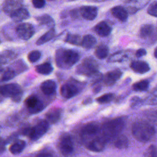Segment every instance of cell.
<instances>
[{
    "label": "cell",
    "instance_id": "1",
    "mask_svg": "<svg viewBox=\"0 0 157 157\" xmlns=\"http://www.w3.org/2000/svg\"><path fill=\"white\" fill-rule=\"evenodd\" d=\"M79 54L75 50L64 48H58L55 53L56 66L63 69H68L79 59Z\"/></svg>",
    "mask_w": 157,
    "mask_h": 157
},
{
    "label": "cell",
    "instance_id": "2",
    "mask_svg": "<svg viewBox=\"0 0 157 157\" xmlns=\"http://www.w3.org/2000/svg\"><path fill=\"white\" fill-rule=\"evenodd\" d=\"M155 133L154 127L146 121L135 122L132 126V134L134 137L141 142H146L151 140Z\"/></svg>",
    "mask_w": 157,
    "mask_h": 157
},
{
    "label": "cell",
    "instance_id": "3",
    "mask_svg": "<svg viewBox=\"0 0 157 157\" xmlns=\"http://www.w3.org/2000/svg\"><path fill=\"white\" fill-rule=\"evenodd\" d=\"M125 121L122 118H117L104 123L101 126V134L107 141L117 137L123 130Z\"/></svg>",
    "mask_w": 157,
    "mask_h": 157
},
{
    "label": "cell",
    "instance_id": "4",
    "mask_svg": "<svg viewBox=\"0 0 157 157\" xmlns=\"http://www.w3.org/2000/svg\"><path fill=\"white\" fill-rule=\"evenodd\" d=\"M99 72V65L92 57H86L77 66L76 72L85 76H93Z\"/></svg>",
    "mask_w": 157,
    "mask_h": 157
},
{
    "label": "cell",
    "instance_id": "5",
    "mask_svg": "<svg viewBox=\"0 0 157 157\" xmlns=\"http://www.w3.org/2000/svg\"><path fill=\"white\" fill-rule=\"evenodd\" d=\"M21 87L17 83H9L2 85L0 88V93L4 97H10L16 102L20 101L23 96Z\"/></svg>",
    "mask_w": 157,
    "mask_h": 157
},
{
    "label": "cell",
    "instance_id": "6",
    "mask_svg": "<svg viewBox=\"0 0 157 157\" xmlns=\"http://www.w3.org/2000/svg\"><path fill=\"white\" fill-rule=\"evenodd\" d=\"M48 126V122L47 120H40L34 126L25 129L23 132L31 140H36L45 134Z\"/></svg>",
    "mask_w": 157,
    "mask_h": 157
},
{
    "label": "cell",
    "instance_id": "7",
    "mask_svg": "<svg viewBox=\"0 0 157 157\" xmlns=\"http://www.w3.org/2000/svg\"><path fill=\"white\" fill-rule=\"evenodd\" d=\"M101 134V127L96 123H88L81 129L80 136L83 142L85 144Z\"/></svg>",
    "mask_w": 157,
    "mask_h": 157
},
{
    "label": "cell",
    "instance_id": "8",
    "mask_svg": "<svg viewBox=\"0 0 157 157\" xmlns=\"http://www.w3.org/2000/svg\"><path fill=\"white\" fill-rule=\"evenodd\" d=\"M139 36L148 44H153L157 41V27L152 24H144L140 28Z\"/></svg>",
    "mask_w": 157,
    "mask_h": 157
},
{
    "label": "cell",
    "instance_id": "9",
    "mask_svg": "<svg viewBox=\"0 0 157 157\" xmlns=\"http://www.w3.org/2000/svg\"><path fill=\"white\" fill-rule=\"evenodd\" d=\"M16 34L17 36L22 40H28L32 37L35 33L34 26L29 23H22L16 28Z\"/></svg>",
    "mask_w": 157,
    "mask_h": 157
},
{
    "label": "cell",
    "instance_id": "10",
    "mask_svg": "<svg viewBox=\"0 0 157 157\" xmlns=\"http://www.w3.org/2000/svg\"><path fill=\"white\" fill-rule=\"evenodd\" d=\"M59 148L61 152L64 156L71 155L74 151V144L70 135L66 134L62 136L59 139Z\"/></svg>",
    "mask_w": 157,
    "mask_h": 157
},
{
    "label": "cell",
    "instance_id": "11",
    "mask_svg": "<svg viewBox=\"0 0 157 157\" xmlns=\"http://www.w3.org/2000/svg\"><path fill=\"white\" fill-rule=\"evenodd\" d=\"M25 104L29 111L32 113H37L44 109V104L35 95L28 96L25 101Z\"/></svg>",
    "mask_w": 157,
    "mask_h": 157
},
{
    "label": "cell",
    "instance_id": "12",
    "mask_svg": "<svg viewBox=\"0 0 157 157\" xmlns=\"http://www.w3.org/2000/svg\"><path fill=\"white\" fill-rule=\"evenodd\" d=\"M107 141L102 136V134L85 144L87 149L91 151L99 152L103 150Z\"/></svg>",
    "mask_w": 157,
    "mask_h": 157
},
{
    "label": "cell",
    "instance_id": "13",
    "mask_svg": "<svg viewBox=\"0 0 157 157\" xmlns=\"http://www.w3.org/2000/svg\"><path fill=\"white\" fill-rule=\"evenodd\" d=\"M79 91V88L74 82H69L63 84L60 88L61 95L66 99L76 96Z\"/></svg>",
    "mask_w": 157,
    "mask_h": 157
},
{
    "label": "cell",
    "instance_id": "14",
    "mask_svg": "<svg viewBox=\"0 0 157 157\" xmlns=\"http://www.w3.org/2000/svg\"><path fill=\"white\" fill-rule=\"evenodd\" d=\"M150 0H127L125 2L126 9L128 13L134 14L145 7Z\"/></svg>",
    "mask_w": 157,
    "mask_h": 157
},
{
    "label": "cell",
    "instance_id": "15",
    "mask_svg": "<svg viewBox=\"0 0 157 157\" xmlns=\"http://www.w3.org/2000/svg\"><path fill=\"white\" fill-rule=\"evenodd\" d=\"M23 0H5L2 9L4 13L10 15L13 12L22 7Z\"/></svg>",
    "mask_w": 157,
    "mask_h": 157
},
{
    "label": "cell",
    "instance_id": "16",
    "mask_svg": "<svg viewBox=\"0 0 157 157\" xmlns=\"http://www.w3.org/2000/svg\"><path fill=\"white\" fill-rule=\"evenodd\" d=\"M81 16L86 20H93L98 15V8L93 6H83L79 9Z\"/></svg>",
    "mask_w": 157,
    "mask_h": 157
},
{
    "label": "cell",
    "instance_id": "17",
    "mask_svg": "<svg viewBox=\"0 0 157 157\" xmlns=\"http://www.w3.org/2000/svg\"><path fill=\"white\" fill-rule=\"evenodd\" d=\"M121 75L122 72L119 69L109 71L103 76V82L105 85L112 86L121 78Z\"/></svg>",
    "mask_w": 157,
    "mask_h": 157
},
{
    "label": "cell",
    "instance_id": "18",
    "mask_svg": "<svg viewBox=\"0 0 157 157\" xmlns=\"http://www.w3.org/2000/svg\"><path fill=\"white\" fill-rule=\"evenodd\" d=\"M130 68L136 73L144 74L150 70L149 64L144 61L136 60L132 61L129 64Z\"/></svg>",
    "mask_w": 157,
    "mask_h": 157
},
{
    "label": "cell",
    "instance_id": "19",
    "mask_svg": "<svg viewBox=\"0 0 157 157\" xmlns=\"http://www.w3.org/2000/svg\"><path fill=\"white\" fill-rule=\"evenodd\" d=\"M110 12L114 17L121 22H124L128 19V12L126 8L123 6H115L110 9Z\"/></svg>",
    "mask_w": 157,
    "mask_h": 157
},
{
    "label": "cell",
    "instance_id": "20",
    "mask_svg": "<svg viewBox=\"0 0 157 157\" xmlns=\"http://www.w3.org/2000/svg\"><path fill=\"white\" fill-rule=\"evenodd\" d=\"M95 33L101 37H105L109 36L111 31L112 28L105 21H101L94 27Z\"/></svg>",
    "mask_w": 157,
    "mask_h": 157
},
{
    "label": "cell",
    "instance_id": "21",
    "mask_svg": "<svg viewBox=\"0 0 157 157\" xmlns=\"http://www.w3.org/2000/svg\"><path fill=\"white\" fill-rule=\"evenodd\" d=\"M40 88L44 94L51 95L55 92L56 85L55 81L52 80H47L40 84Z\"/></svg>",
    "mask_w": 157,
    "mask_h": 157
},
{
    "label": "cell",
    "instance_id": "22",
    "mask_svg": "<svg viewBox=\"0 0 157 157\" xmlns=\"http://www.w3.org/2000/svg\"><path fill=\"white\" fill-rule=\"evenodd\" d=\"M10 17L14 21H21L29 17V13L26 8L22 7L13 12Z\"/></svg>",
    "mask_w": 157,
    "mask_h": 157
},
{
    "label": "cell",
    "instance_id": "23",
    "mask_svg": "<svg viewBox=\"0 0 157 157\" xmlns=\"http://www.w3.org/2000/svg\"><path fill=\"white\" fill-rule=\"evenodd\" d=\"M62 110L60 108H53L46 113L47 121L50 123H57L61 118Z\"/></svg>",
    "mask_w": 157,
    "mask_h": 157
},
{
    "label": "cell",
    "instance_id": "24",
    "mask_svg": "<svg viewBox=\"0 0 157 157\" xmlns=\"http://www.w3.org/2000/svg\"><path fill=\"white\" fill-rule=\"evenodd\" d=\"M36 21L40 25H45L47 27H50V28H53L55 26V21L48 14H43L36 17Z\"/></svg>",
    "mask_w": 157,
    "mask_h": 157
},
{
    "label": "cell",
    "instance_id": "25",
    "mask_svg": "<svg viewBox=\"0 0 157 157\" xmlns=\"http://www.w3.org/2000/svg\"><path fill=\"white\" fill-rule=\"evenodd\" d=\"M128 58V54L127 52L124 51L117 52L112 54L107 59L108 62H123Z\"/></svg>",
    "mask_w": 157,
    "mask_h": 157
},
{
    "label": "cell",
    "instance_id": "26",
    "mask_svg": "<svg viewBox=\"0 0 157 157\" xmlns=\"http://www.w3.org/2000/svg\"><path fill=\"white\" fill-rule=\"evenodd\" d=\"M96 44V39L91 34L85 35L82 40L81 46L85 48L90 49Z\"/></svg>",
    "mask_w": 157,
    "mask_h": 157
},
{
    "label": "cell",
    "instance_id": "27",
    "mask_svg": "<svg viewBox=\"0 0 157 157\" xmlns=\"http://www.w3.org/2000/svg\"><path fill=\"white\" fill-rule=\"evenodd\" d=\"M53 67L50 63L46 62L40 64L36 66L35 70L36 71L42 75H48L53 71Z\"/></svg>",
    "mask_w": 157,
    "mask_h": 157
},
{
    "label": "cell",
    "instance_id": "28",
    "mask_svg": "<svg viewBox=\"0 0 157 157\" xmlns=\"http://www.w3.org/2000/svg\"><path fill=\"white\" fill-rule=\"evenodd\" d=\"M25 142L22 140H18L13 142L10 147L9 150L11 153L17 155L21 153L25 147Z\"/></svg>",
    "mask_w": 157,
    "mask_h": 157
},
{
    "label": "cell",
    "instance_id": "29",
    "mask_svg": "<svg viewBox=\"0 0 157 157\" xmlns=\"http://www.w3.org/2000/svg\"><path fill=\"white\" fill-rule=\"evenodd\" d=\"M109 52V49L107 45L104 44H101L96 48L94 50V55L98 59H102L108 56Z\"/></svg>",
    "mask_w": 157,
    "mask_h": 157
},
{
    "label": "cell",
    "instance_id": "30",
    "mask_svg": "<svg viewBox=\"0 0 157 157\" xmlns=\"http://www.w3.org/2000/svg\"><path fill=\"white\" fill-rule=\"evenodd\" d=\"M55 34V30L54 28H50L47 32H46L44 34H43L40 38H39L36 41V44L37 45H42L48 41L50 40Z\"/></svg>",
    "mask_w": 157,
    "mask_h": 157
},
{
    "label": "cell",
    "instance_id": "31",
    "mask_svg": "<svg viewBox=\"0 0 157 157\" xmlns=\"http://www.w3.org/2000/svg\"><path fill=\"white\" fill-rule=\"evenodd\" d=\"M149 81L147 79H144L139 80L132 85V89L135 91H146L149 88Z\"/></svg>",
    "mask_w": 157,
    "mask_h": 157
},
{
    "label": "cell",
    "instance_id": "32",
    "mask_svg": "<svg viewBox=\"0 0 157 157\" xmlns=\"http://www.w3.org/2000/svg\"><path fill=\"white\" fill-rule=\"evenodd\" d=\"M114 145L117 148L120 149L126 148L129 145L128 139L124 135H118L115 137Z\"/></svg>",
    "mask_w": 157,
    "mask_h": 157
},
{
    "label": "cell",
    "instance_id": "33",
    "mask_svg": "<svg viewBox=\"0 0 157 157\" xmlns=\"http://www.w3.org/2000/svg\"><path fill=\"white\" fill-rule=\"evenodd\" d=\"M82 39L81 38L80 35L75 34L67 33L64 41L67 43H69L74 45H81Z\"/></svg>",
    "mask_w": 157,
    "mask_h": 157
},
{
    "label": "cell",
    "instance_id": "34",
    "mask_svg": "<svg viewBox=\"0 0 157 157\" xmlns=\"http://www.w3.org/2000/svg\"><path fill=\"white\" fill-rule=\"evenodd\" d=\"M17 57V54L10 50L4 51L1 55V65L6 64L13 59H14Z\"/></svg>",
    "mask_w": 157,
    "mask_h": 157
},
{
    "label": "cell",
    "instance_id": "35",
    "mask_svg": "<svg viewBox=\"0 0 157 157\" xmlns=\"http://www.w3.org/2000/svg\"><path fill=\"white\" fill-rule=\"evenodd\" d=\"M1 72H2V74H1V80L2 82H7L8 80H10L12 79L13 77H15L17 74V73L10 67L4 70V71H1Z\"/></svg>",
    "mask_w": 157,
    "mask_h": 157
},
{
    "label": "cell",
    "instance_id": "36",
    "mask_svg": "<svg viewBox=\"0 0 157 157\" xmlns=\"http://www.w3.org/2000/svg\"><path fill=\"white\" fill-rule=\"evenodd\" d=\"M10 68L13 70L17 74H19L25 71L27 69V66L22 60L20 59L14 63L12 64V66H11Z\"/></svg>",
    "mask_w": 157,
    "mask_h": 157
},
{
    "label": "cell",
    "instance_id": "37",
    "mask_svg": "<svg viewBox=\"0 0 157 157\" xmlns=\"http://www.w3.org/2000/svg\"><path fill=\"white\" fill-rule=\"evenodd\" d=\"M146 103L150 105L157 104V85L147 98Z\"/></svg>",
    "mask_w": 157,
    "mask_h": 157
},
{
    "label": "cell",
    "instance_id": "38",
    "mask_svg": "<svg viewBox=\"0 0 157 157\" xmlns=\"http://www.w3.org/2000/svg\"><path fill=\"white\" fill-rule=\"evenodd\" d=\"M113 98L114 94L113 93H106L98 97L96 99V101L100 104H105L112 101Z\"/></svg>",
    "mask_w": 157,
    "mask_h": 157
},
{
    "label": "cell",
    "instance_id": "39",
    "mask_svg": "<svg viewBox=\"0 0 157 157\" xmlns=\"http://www.w3.org/2000/svg\"><path fill=\"white\" fill-rule=\"evenodd\" d=\"M41 56V53L38 50H33L28 53V59L31 63L38 61Z\"/></svg>",
    "mask_w": 157,
    "mask_h": 157
},
{
    "label": "cell",
    "instance_id": "40",
    "mask_svg": "<svg viewBox=\"0 0 157 157\" xmlns=\"http://www.w3.org/2000/svg\"><path fill=\"white\" fill-rule=\"evenodd\" d=\"M144 157H157V148L154 145H150L145 150Z\"/></svg>",
    "mask_w": 157,
    "mask_h": 157
},
{
    "label": "cell",
    "instance_id": "41",
    "mask_svg": "<svg viewBox=\"0 0 157 157\" xmlns=\"http://www.w3.org/2000/svg\"><path fill=\"white\" fill-rule=\"evenodd\" d=\"M147 13L155 17H157V1L152 2L147 8Z\"/></svg>",
    "mask_w": 157,
    "mask_h": 157
},
{
    "label": "cell",
    "instance_id": "42",
    "mask_svg": "<svg viewBox=\"0 0 157 157\" xmlns=\"http://www.w3.org/2000/svg\"><path fill=\"white\" fill-rule=\"evenodd\" d=\"M33 6L37 9L42 8L45 4V0H32Z\"/></svg>",
    "mask_w": 157,
    "mask_h": 157
},
{
    "label": "cell",
    "instance_id": "43",
    "mask_svg": "<svg viewBox=\"0 0 157 157\" xmlns=\"http://www.w3.org/2000/svg\"><path fill=\"white\" fill-rule=\"evenodd\" d=\"M146 55H147V51L144 48H139V49H138L136 52V53H135L136 56L137 57V58L142 57V56H145Z\"/></svg>",
    "mask_w": 157,
    "mask_h": 157
},
{
    "label": "cell",
    "instance_id": "44",
    "mask_svg": "<svg viewBox=\"0 0 157 157\" xmlns=\"http://www.w3.org/2000/svg\"><path fill=\"white\" fill-rule=\"evenodd\" d=\"M36 157H52V156L48 152H41L37 154Z\"/></svg>",
    "mask_w": 157,
    "mask_h": 157
},
{
    "label": "cell",
    "instance_id": "45",
    "mask_svg": "<svg viewBox=\"0 0 157 157\" xmlns=\"http://www.w3.org/2000/svg\"><path fill=\"white\" fill-rule=\"evenodd\" d=\"M91 102V98H87L86 99H85L83 102V104H89Z\"/></svg>",
    "mask_w": 157,
    "mask_h": 157
},
{
    "label": "cell",
    "instance_id": "46",
    "mask_svg": "<svg viewBox=\"0 0 157 157\" xmlns=\"http://www.w3.org/2000/svg\"><path fill=\"white\" fill-rule=\"evenodd\" d=\"M4 142H3V140H1V152L2 153L4 151Z\"/></svg>",
    "mask_w": 157,
    "mask_h": 157
},
{
    "label": "cell",
    "instance_id": "47",
    "mask_svg": "<svg viewBox=\"0 0 157 157\" xmlns=\"http://www.w3.org/2000/svg\"><path fill=\"white\" fill-rule=\"evenodd\" d=\"M153 55L155 56V58H157V47L155 48V50H154V52H153Z\"/></svg>",
    "mask_w": 157,
    "mask_h": 157
},
{
    "label": "cell",
    "instance_id": "48",
    "mask_svg": "<svg viewBox=\"0 0 157 157\" xmlns=\"http://www.w3.org/2000/svg\"><path fill=\"white\" fill-rule=\"evenodd\" d=\"M94 1H106V0H93Z\"/></svg>",
    "mask_w": 157,
    "mask_h": 157
},
{
    "label": "cell",
    "instance_id": "49",
    "mask_svg": "<svg viewBox=\"0 0 157 157\" xmlns=\"http://www.w3.org/2000/svg\"><path fill=\"white\" fill-rule=\"evenodd\" d=\"M155 115H156V118H157V110L156 111V113H155Z\"/></svg>",
    "mask_w": 157,
    "mask_h": 157
},
{
    "label": "cell",
    "instance_id": "50",
    "mask_svg": "<svg viewBox=\"0 0 157 157\" xmlns=\"http://www.w3.org/2000/svg\"><path fill=\"white\" fill-rule=\"evenodd\" d=\"M70 1H73V0H70Z\"/></svg>",
    "mask_w": 157,
    "mask_h": 157
}]
</instances>
